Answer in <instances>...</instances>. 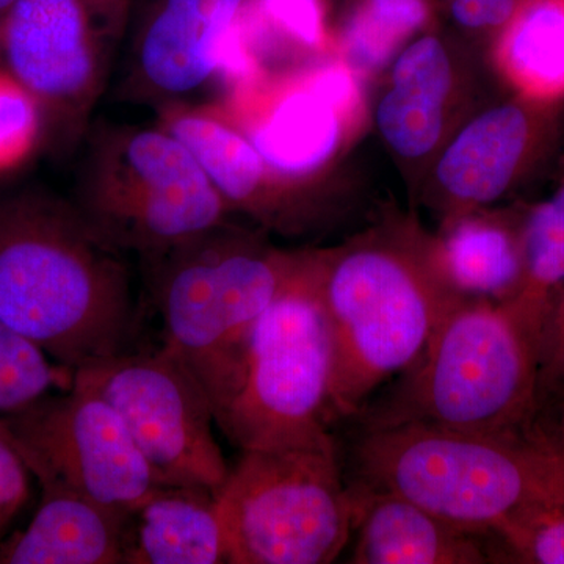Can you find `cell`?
Here are the masks:
<instances>
[{
  "label": "cell",
  "mask_w": 564,
  "mask_h": 564,
  "mask_svg": "<svg viewBox=\"0 0 564 564\" xmlns=\"http://www.w3.org/2000/svg\"><path fill=\"white\" fill-rule=\"evenodd\" d=\"M0 318L76 372L129 351L139 323L126 252L68 199L0 202Z\"/></svg>",
  "instance_id": "cell-1"
},
{
  "label": "cell",
  "mask_w": 564,
  "mask_h": 564,
  "mask_svg": "<svg viewBox=\"0 0 564 564\" xmlns=\"http://www.w3.org/2000/svg\"><path fill=\"white\" fill-rule=\"evenodd\" d=\"M314 256L332 334L333 415L355 417L384 381L417 361L466 295L445 270L436 234L411 215H384Z\"/></svg>",
  "instance_id": "cell-2"
},
{
  "label": "cell",
  "mask_w": 564,
  "mask_h": 564,
  "mask_svg": "<svg viewBox=\"0 0 564 564\" xmlns=\"http://www.w3.org/2000/svg\"><path fill=\"white\" fill-rule=\"evenodd\" d=\"M355 464L358 481L406 497L462 529L491 534L564 485V429L491 434L419 422L364 426Z\"/></svg>",
  "instance_id": "cell-3"
},
{
  "label": "cell",
  "mask_w": 564,
  "mask_h": 564,
  "mask_svg": "<svg viewBox=\"0 0 564 564\" xmlns=\"http://www.w3.org/2000/svg\"><path fill=\"white\" fill-rule=\"evenodd\" d=\"M300 252L231 221L143 261L163 347L202 383L215 423L231 400L248 334L291 278Z\"/></svg>",
  "instance_id": "cell-4"
},
{
  "label": "cell",
  "mask_w": 564,
  "mask_h": 564,
  "mask_svg": "<svg viewBox=\"0 0 564 564\" xmlns=\"http://www.w3.org/2000/svg\"><path fill=\"white\" fill-rule=\"evenodd\" d=\"M541 340L505 300L452 307L366 426L419 422L462 432H527L540 408Z\"/></svg>",
  "instance_id": "cell-5"
},
{
  "label": "cell",
  "mask_w": 564,
  "mask_h": 564,
  "mask_svg": "<svg viewBox=\"0 0 564 564\" xmlns=\"http://www.w3.org/2000/svg\"><path fill=\"white\" fill-rule=\"evenodd\" d=\"M82 144L74 206L126 254L147 261L229 223L203 166L161 126L95 121Z\"/></svg>",
  "instance_id": "cell-6"
},
{
  "label": "cell",
  "mask_w": 564,
  "mask_h": 564,
  "mask_svg": "<svg viewBox=\"0 0 564 564\" xmlns=\"http://www.w3.org/2000/svg\"><path fill=\"white\" fill-rule=\"evenodd\" d=\"M333 348L314 250L256 321L231 400L217 425L240 451L307 447L333 440Z\"/></svg>",
  "instance_id": "cell-7"
},
{
  "label": "cell",
  "mask_w": 564,
  "mask_h": 564,
  "mask_svg": "<svg viewBox=\"0 0 564 564\" xmlns=\"http://www.w3.org/2000/svg\"><path fill=\"white\" fill-rule=\"evenodd\" d=\"M226 564H328L348 547L355 499L334 440L242 451L217 492Z\"/></svg>",
  "instance_id": "cell-8"
},
{
  "label": "cell",
  "mask_w": 564,
  "mask_h": 564,
  "mask_svg": "<svg viewBox=\"0 0 564 564\" xmlns=\"http://www.w3.org/2000/svg\"><path fill=\"white\" fill-rule=\"evenodd\" d=\"M131 14L132 0H17L0 17V63L35 98L54 150L87 135Z\"/></svg>",
  "instance_id": "cell-9"
},
{
  "label": "cell",
  "mask_w": 564,
  "mask_h": 564,
  "mask_svg": "<svg viewBox=\"0 0 564 564\" xmlns=\"http://www.w3.org/2000/svg\"><path fill=\"white\" fill-rule=\"evenodd\" d=\"M364 82L333 55L232 85L221 106L274 172L303 184H332V170L370 117Z\"/></svg>",
  "instance_id": "cell-10"
},
{
  "label": "cell",
  "mask_w": 564,
  "mask_h": 564,
  "mask_svg": "<svg viewBox=\"0 0 564 564\" xmlns=\"http://www.w3.org/2000/svg\"><path fill=\"white\" fill-rule=\"evenodd\" d=\"M73 386L115 408L159 485L218 492L225 484L231 467L212 430L209 397L169 348L88 364L74 372Z\"/></svg>",
  "instance_id": "cell-11"
},
{
  "label": "cell",
  "mask_w": 564,
  "mask_h": 564,
  "mask_svg": "<svg viewBox=\"0 0 564 564\" xmlns=\"http://www.w3.org/2000/svg\"><path fill=\"white\" fill-rule=\"evenodd\" d=\"M0 422L40 486H62L121 513L159 486L120 414L98 393L73 386Z\"/></svg>",
  "instance_id": "cell-12"
},
{
  "label": "cell",
  "mask_w": 564,
  "mask_h": 564,
  "mask_svg": "<svg viewBox=\"0 0 564 564\" xmlns=\"http://www.w3.org/2000/svg\"><path fill=\"white\" fill-rule=\"evenodd\" d=\"M563 110L514 95L475 110L436 155L417 195L441 226L496 206L554 155Z\"/></svg>",
  "instance_id": "cell-13"
},
{
  "label": "cell",
  "mask_w": 564,
  "mask_h": 564,
  "mask_svg": "<svg viewBox=\"0 0 564 564\" xmlns=\"http://www.w3.org/2000/svg\"><path fill=\"white\" fill-rule=\"evenodd\" d=\"M159 124L203 166L229 210L247 215L263 231L302 236L333 217L332 184H303L265 162L221 104L185 101L158 107Z\"/></svg>",
  "instance_id": "cell-14"
},
{
  "label": "cell",
  "mask_w": 564,
  "mask_h": 564,
  "mask_svg": "<svg viewBox=\"0 0 564 564\" xmlns=\"http://www.w3.org/2000/svg\"><path fill=\"white\" fill-rule=\"evenodd\" d=\"M474 85L463 47L434 28L410 41L389 65L375 104V129L414 193L444 144L474 113Z\"/></svg>",
  "instance_id": "cell-15"
},
{
  "label": "cell",
  "mask_w": 564,
  "mask_h": 564,
  "mask_svg": "<svg viewBox=\"0 0 564 564\" xmlns=\"http://www.w3.org/2000/svg\"><path fill=\"white\" fill-rule=\"evenodd\" d=\"M248 0H154L126 58L120 95L128 101H185L223 69Z\"/></svg>",
  "instance_id": "cell-16"
},
{
  "label": "cell",
  "mask_w": 564,
  "mask_h": 564,
  "mask_svg": "<svg viewBox=\"0 0 564 564\" xmlns=\"http://www.w3.org/2000/svg\"><path fill=\"white\" fill-rule=\"evenodd\" d=\"M356 564H484L496 562L488 534L451 524L406 497L356 481Z\"/></svg>",
  "instance_id": "cell-17"
},
{
  "label": "cell",
  "mask_w": 564,
  "mask_h": 564,
  "mask_svg": "<svg viewBox=\"0 0 564 564\" xmlns=\"http://www.w3.org/2000/svg\"><path fill=\"white\" fill-rule=\"evenodd\" d=\"M217 492L159 485L126 514L122 564H223Z\"/></svg>",
  "instance_id": "cell-18"
},
{
  "label": "cell",
  "mask_w": 564,
  "mask_h": 564,
  "mask_svg": "<svg viewBox=\"0 0 564 564\" xmlns=\"http://www.w3.org/2000/svg\"><path fill=\"white\" fill-rule=\"evenodd\" d=\"M126 514L62 486H41L31 524L0 543V564H122Z\"/></svg>",
  "instance_id": "cell-19"
},
{
  "label": "cell",
  "mask_w": 564,
  "mask_h": 564,
  "mask_svg": "<svg viewBox=\"0 0 564 564\" xmlns=\"http://www.w3.org/2000/svg\"><path fill=\"white\" fill-rule=\"evenodd\" d=\"M489 62L510 95L564 106V0H519Z\"/></svg>",
  "instance_id": "cell-20"
},
{
  "label": "cell",
  "mask_w": 564,
  "mask_h": 564,
  "mask_svg": "<svg viewBox=\"0 0 564 564\" xmlns=\"http://www.w3.org/2000/svg\"><path fill=\"white\" fill-rule=\"evenodd\" d=\"M522 212L480 209L441 226L445 270L463 295L505 300L521 278Z\"/></svg>",
  "instance_id": "cell-21"
},
{
  "label": "cell",
  "mask_w": 564,
  "mask_h": 564,
  "mask_svg": "<svg viewBox=\"0 0 564 564\" xmlns=\"http://www.w3.org/2000/svg\"><path fill=\"white\" fill-rule=\"evenodd\" d=\"M237 40L262 73L300 68L336 55L322 0H248Z\"/></svg>",
  "instance_id": "cell-22"
},
{
  "label": "cell",
  "mask_w": 564,
  "mask_h": 564,
  "mask_svg": "<svg viewBox=\"0 0 564 564\" xmlns=\"http://www.w3.org/2000/svg\"><path fill=\"white\" fill-rule=\"evenodd\" d=\"M522 269L505 302L543 344L545 322L564 288V172L543 202L522 210Z\"/></svg>",
  "instance_id": "cell-23"
},
{
  "label": "cell",
  "mask_w": 564,
  "mask_h": 564,
  "mask_svg": "<svg viewBox=\"0 0 564 564\" xmlns=\"http://www.w3.org/2000/svg\"><path fill=\"white\" fill-rule=\"evenodd\" d=\"M334 32L336 55L364 80L388 68L410 41L433 29L430 0H350Z\"/></svg>",
  "instance_id": "cell-24"
},
{
  "label": "cell",
  "mask_w": 564,
  "mask_h": 564,
  "mask_svg": "<svg viewBox=\"0 0 564 564\" xmlns=\"http://www.w3.org/2000/svg\"><path fill=\"white\" fill-rule=\"evenodd\" d=\"M74 372L0 318V417L21 413L51 395L69 391Z\"/></svg>",
  "instance_id": "cell-25"
},
{
  "label": "cell",
  "mask_w": 564,
  "mask_h": 564,
  "mask_svg": "<svg viewBox=\"0 0 564 564\" xmlns=\"http://www.w3.org/2000/svg\"><path fill=\"white\" fill-rule=\"evenodd\" d=\"M491 536L513 562L564 564V485L516 511Z\"/></svg>",
  "instance_id": "cell-26"
},
{
  "label": "cell",
  "mask_w": 564,
  "mask_h": 564,
  "mask_svg": "<svg viewBox=\"0 0 564 564\" xmlns=\"http://www.w3.org/2000/svg\"><path fill=\"white\" fill-rule=\"evenodd\" d=\"M44 141L43 115L35 98L0 65V173L13 172Z\"/></svg>",
  "instance_id": "cell-27"
},
{
  "label": "cell",
  "mask_w": 564,
  "mask_h": 564,
  "mask_svg": "<svg viewBox=\"0 0 564 564\" xmlns=\"http://www.w3.org/2000/svg\"><path fill=\"white\" fill-rule=\"evenodd\" d=\"M31 475L0 422V538L31 496Z\"/></svg>",
  "instance_id": "cell-28"
},
{
  "label": "cell",
  "mask_w": 564,
  "mask_h": 564,
  "mask_svg": "<svg viewBox=\"0 0 564 564\" xmlns=\"http://www.w3.org/2000/svg\"><path fill=\"white\" fill-rule=\"evenodd\" d=\"M543 395L564 402V288L545 322L541 344L540 400Z\"/></svg>",
  "instance_id": "cell-29"
},
{
  "label": "cell",
  "mask_w": 564,
  "mask_h": 564,
  "mask_svg": "<svg viewBox=\"0 0 564 564\" xmlns=\"http://www.w3.org/2000/svg\"><path fill=\"white\" fill-rule=\"evenodd\" d=\"M440 3L459 31L491 40L519 0H440Z\"/></svg>",
  "instance_id": "cell-30"
},
{
  "label": "cell",
  "mask_w": 564,
  "mask_h": 564,
  "mask_svg": "<svg viewBox=\"0 0 564 564\" xmlns=\"http://www.w3.org/2000/svg\"><path fill=\"white\" fill-rule=\"evenodd\" d=\"M14 2H17V0H0V17H2V14L6 13Z\"/></svg>",
  "instance_id": "cell-31"
},
{
  "label": "cell",
  "mask_w": 564,
  "mask_h": 564,
  "mask_svg": "<svg viewBox=\"0 0 564 564\" xmlns=\"http://www.w3.org/2000/svg\"><path fill=\"white\" fill-rule=\"evenodd\" d=\"M347 2H350V0H343V7L345 6V3Z\"/></svg>",
  "instance_id": "cell-32"
},
{
  "label": "cell",
  "mask_w": 564,
  "mask_h": 564,
  "mask_svg": "<svg viewBox=\"0 0 564 564\" xmlns=\"http://www.w3.org/2000/svg\"><path fill=\"white\" fill-rule=\"evenodd\" d=\"M0 65H2V63H0Z\"/></svg>",
  "instance_id": "cell-33"
}]
</instances>
